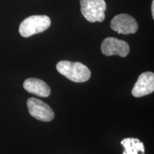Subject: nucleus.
<instances>
[{
  "instance_id": "obj_3",
  "label": "nucleus",
  "mask_w": 154,
  "mask_h": 154,
  "mask_svg": "<svg viewBox=\"0 0 154 154\" xmlns=\"http://www.w3.org/2000/svg\"><path fill=\"white\" fill-rule=\"evenodd\" d=\"M81 11L89 22H101L105 19L106 4L104 0H81Z\"/></svg>"
},
{
  "instance_id": "obj_4",
  "label": "nucleus",
  "mask_w": 154,
  "mask_h": 154,
  "mask_svg": "<svg viewBox=\"0 0 154 154\" xmlns=\"http://www.w3.org/2000/svg\"><path fill=\"white\" fill-rule=\"evenodd\" d=\"M29 114L38 121L49 122L54 118V112L47 103L36 98H29L26 102Z\"/></svg>"
},
{
  "instance_id": "obj_8",
  "label": "nucleus",
  "mask_w": 154,
  "mask_h": 154,
  "mask_svg": "<svg viewBox=\"0 0 154 154\" xmlns=\"http://www.w3.org/2000/svg\"><path fill=\"white\" fill-rule=\"evenodd\" d=\"M23 86L29 93L40 97H48L51 94V88L47 83L38 79L29 78L24 81Z\"/></svg>"
},
{
  "instance_id": "obj_6",
  "label": "nucleus",
  "mask_w": 154,
  "mask_h": 154,
  "mask_svg": "<svg viewBox=\"0 0 154 154\" xmlns=\"http://www.w3.org/2000/svg\"><path fill=\"white\" fill-rule=\"evenodd\" d=\"M111 27L119 34H134L138 31V25L134 17L128 14L115 16L111 22Z\"/></svg>"
},
{
  "instance_id": "obj_10",
  "label": "nucleus",
  "mask_w": 154,
  "mask_h": 154,
  "mask_svg": "<svg viewBox=\"0 0 154 154\" xmlns=\"http://www.w3.org/2000/svg\"><path fill=\"white\" fill-rule=\"evenodd\" d=\"M151 12H152V16H153V19H154V0H153V2H152Z\"/></svg>"
},
{
  "instance_id": "obj_2",
  "label": "nucleus",
  "mask_w": 154,
  "mask_h": 154,
  "mask_svg": "<svg viewBox=\"0 0 154 154\" xmlns=\"http://www.w3.org/2000/svg\"><path fill=\"white\" fill-rule=\"evenodd\" d=\"M51 19L46 15H33L24 19L19 25V32L23 37L42 33L49 27Z\"/></svg>"
},
{
  "instance_id": "obj_7",
  "label": "nucleus",
  "mask_w": 154,
  "mask_h": 154,
  "mask_svg": "<svg viewBox=\"0 0 154 154\" xmlns=\"http://www.w3.org/2000/svg\"><path fill=\"white\" fill-rule=\"evenodd\" d=\"M154 91V74L146 72L138 77L137 82L134 84L131 93L134 97L139 98L149 95Z\"/></svg>"
},
{
  "instance_id": "obj_5",
  "label": "nucleus",
  "mask_w": 154,
  "mask_h": 154,
  "mask_svg": "<svg viewBox=\"0 0 154 154\" xmlns=\"http://www.w3.org/2000/svg\"><path fill=\"white\" fill-rule=\"evenodd\" d=\"M101 49L106 56L118 55L121 57H126L129 54L130 47L128 44L124 40L114 37H107L102 42Z\"/></svg>"
},
{
  "instance_id": "obj_1",
  "label": "nucleus",
  "mask_w": 154,
  "mask_h": 154,
  "mask_svg": "<svg viewBox=\"0 0 154 154\" xmlns=\"http://www.w3.org/2000/svg\"><path fill=\"white\" fill-rule=\"evenodd\" d=\"M57 69L59 74L74 82H86L91 77L89 69L80 62L61 61L57 63Z\"/></svg>"
},
{
  "instance_id": "obj_9",
  "label": "nucleus",
  "mask_w": 154,
  "mask_h": 154,
  "mask_svg": "<svg viewBox=\"0 0 154 154\" xmlns=\"http://www.w3.org/2000/svg\"><path fill=\"white\" fill-rule=\"evenodd\" d=\"M124 147L123 154H144L145 146L138 138H126L121 142Z\"/></svg>"
}]
</instances>
